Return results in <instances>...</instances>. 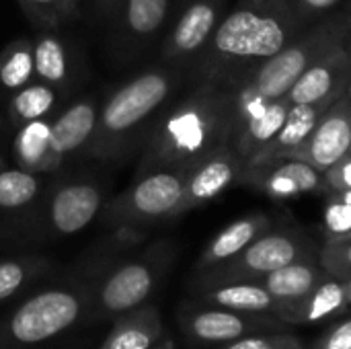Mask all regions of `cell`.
<instances>
[{
	"mask_svg": "<svg viewBox=\"0 0 351 349\" xmlns=\"http://www.w3.org/2000/svg\"><path fill=\"white\" fill-rule=\"evenodd\" d=\"M234 95L222 74L197 76L195 86L160 113L138 158L136 177L156 169H193L197 163L232 146Z\"/></svg>",
	"mask_w": 351,
	"mask_h": 349,
	"instance_id": "6da1fadb",
	"label": "cell"
},
{
	"mask_svg": "<svg viewBox=\"0 0 351 349\" xmlns=\"http://www.w3.org/2000/svg\"><path fill=\"white\" fill-rule=\"evenodd\" d=\"M183 68L150 64L115 84L99 103L97 130L84 158L123 165L140 154L150 130L183 84Z\"/></svg>",
	"mask_w": 351,
	"mask_h": 349,
	"instance_id": "7a4b0ae2",
	"label": "cell"
},
{
	"mask_svg": "<svg viewBox=\"0 0 351 349\" xmlns=\"http://www.w3.org/2000/svg\"><path fill=\"white\" fill-rule=\"evenodd\" d=\"M109 200V181L95 173L56 175L39 200L16 220L0 226V239L12 245H45L82 232Z\"/></svg>",
	"mask_w": 351,
	"mask_h": 349,
	"instance_id": "3957f363",
	"label": "cell"
},
{
	"mask_svg": "<svg viewBox=\"0 0 351 349\" xmlns=\"http://www.w3.org/2000/svg\"><path fill=\"white\" fill-rule=\"evenodd\" d=\"M296 23L280 6H247L226 14L197 56V76L239 70L271 58L292 41Z\"/></svg>",
	"mask_w": 351,
	"mask_h": 349,
	"instance_id": "277c9868",
	"label": "cell"
},
{
	"mask_svg": "<svg viewBox=\"0 0 351 349\" xmlns=\"http://www.w3.org/2000/svg\"><path fill=\"white\" fill-rule=\"evenodd\" d=\"M90 286L66 272L58 282L25 296L0 319V349H35L86 323Z\"/></svg>",
	"mask_w": 351,
	"mask_h": 349,
	"instance_id": "5b68a950",
	"label": "cell"
},
{
	"mask_svg": "<svg viewBox=\"0 0 351 349\" xmlns=\"http://www.w3.org/2000/svg\"><path fill=\"white\" fill-rule=\"evenodd\" d=\"M177 243L156 239L113 265L90 284L86 323H111L115 317L150 302L177 259Z\"/></svg>",
	"mask_w": 351,
	"mask_h": 349,
	"instance_id": "8992f818",
	"label": "cell"
},
{
	"mask_svg": "<svg viewBox=\"0 0 351 349\" xmlns=\"http://www.w3.org/2000/svg\"><path fill=\"white\" fill-rule=\"evenodd\" d=\"M351 21H327L306 35L292 39L286 43L278 53L271 58H265L261 62H255L251 66L220 72L255 93H259L265 99H280L286 97L292 84L325 53H329L333 47L346 41L350 31ZM212 76V74H210Z\"/></svg>",
	"mask_w": 351,
	"mask_h": 349,
	"instance_id": "52a82bcc",
	"label": "cell"
},
{
	"mask_svg": "<svg viewBox=\"0 0 351 349\" xmlns=\"http://www.w3.org/2000/svg\"><path fill=\"white\" fill-rule=\"evenodd\" d=\"M187 169H156L134 181L103 206L99 220L105 228L140 226L154 228L179 218L185 193Z\"/></svg>",
	"mask_w": 351,
	"mask_h": 349,
	"instance_id": "ba28073f",
	"label": "cell"
},
{
	"mask_svg": "<svg viewBox=\"0 0 351 349\" xmlns=\"http://www.w3.org/2000/svg\"><path fill=\"white\" fill-rule=\"evenodd\" d=\"M304 259H319L306 237L292 230L269 228L226 263L195 276L193 290L232 282H259L263 276Z\"/></svg>",
	"mask_w": 351,
	"mask_h": 349,
	"instance_id": "9c48e42d",
	"label": "cell"
},
{
	"mask_svg": "<svg viewBox=\"0 0 351 349\" xmlns=\"http://www.w3.org/2000/svg\"><path fill=\"white\" fill-rule=\"evenodd\" d=\"M177 321L193 346H224L257 333L288 331L290 325L274 315H251L237 313L218 306H208L197 300L179 304Z\"/></svg>",
	"mask_w": 351,
	"mask_h": 349,
	"instance_id": "30bf717a",
	"label": "cell"
},
{
	"mask_svg": "<svg viewBox=\"0 0 351 349\" xmlns=\"http://www.w3.org/2000/svg\"><path fill=\"white\" fill-rule=\"evenodd\" d=\"M171 0H121L109 33V58L115 66L136 64L162 35Z\"/></svg>",
	"mask_w": 351,
	"mask_h": 349,
	"instance_id": "8fae6325",
	"label": "cell"
},
{
	"mask_svg": "<svg viewBox=\"0 0 351 349\" xmlns=\"http://www.w3.org/2000/svg\"><path fill=\"white\" fill-rule=\"evenodd\" d=\"M220 23V0H191L160 43V62L185 66L208 45Z\"/></svg>",
	"mask_w": 351,
	"mask_h": 349,
	"instance_id": "7c38bea8",
	"label": "cell"
},
{
	"mask_svg": "<svg viewBox=\"0 0 351 349\" xmlns=\"http://www.w3.org/2000/svg\"><path fill=\"white\" fill-rule=\"evenodd\" d=\"M241 183L251 185L278 202H288L298 195L325 189L323 173L308 163L290 156L245 165Z\"/></svg>",
	"mask_w": 351,
	"mask_h": 349,
	"instance_id": "4fadbf2b",
	"label": "cell"
},
{
	"mask_svg": "<svg viewBox=\"0 0 351 349\" xmlns=\"http://www.w3.org/2000/svg\"><path fill=\"white\" fill-rule=\"evenodd\" d=\"M351 154V101L343 93L317 121L306 142L290 154L325 173Z\"/></svg>",
	"mask_w": 351,
	"mask_h": 349,
	"instance_id": "5bb4252c",
	"label": "cell"
},
{
	"mask_svg": "<svg viewBox=\"0 0 351 349\" xmlns=\"http://www.w3.org/2000/svg\"><path fill=\"white\" fill-rule=\"evenodd\" d=\"M99 99L82 95L62 107L51 119V167L53 173L70 158H84V152L95 136L99 117Z\"/></svg>",
	"mask_w": 351,
	"mask_h": 349,
	"instance_id": "9a60e30c",
	"label": "cell"
},
{
	"mask_svg": "<svg viewBox=\"0 0 351 349\" xmlns=\"http://www.w3.org/2000/svg\"><path fill=\"white\" fill-rule=\"evenodd\" d=\"M243 169L245 160L232 146L220 148L218 152L210 154L193 169H189L183 202L179 208V218L195 208L214 202L234 183H241Z\"/></svg>",
	"mask_w": 351,
	"mask_h": 349,
	"instance_id": "2e32d148",
	"label": "cell"
},
{
	"mask_svg": "<svg viewBox=\"0 0 351 349\" xmlns=\"http://www.w3.org/2000/svg\"><path fill=\"white\" fill-rule=\"evenodd\" d=\"M351 82V49L343 43L319 58L288 91L290 103L337 101Z\"/></svg>",
	"mask_w": 351,
	"mask_h": 349,
	"instance_id": "e0dca14e",
	"label": "cell"
},
{
	"mask_svg": "<svg viewBox=\"0 0 351 349\" xmlns=\"http://www.w3.org/2000/svg\"><path fill=\"white\" fill-rule=\"evenodd\" d=\"M150 228L140 226H113L105 237L93 243L68 269L74 278L82 280L84 284H93L113 265L136 253L140 247L148 243Z\"/></svg>",
	"mask_w": 351,
	"mask_h": 349,
	"instance_id": "ac0fdd59",
	"label": "cell"
},
{
	"mask_svg": "<svg viewBox=\"0 0 351 349\" xmlns=\"http://www.w3.org/2000/svg\"><path fill=\"white\" fill-rule=\"evenodd\" d=\"M35 78L53 86L62 97L78 86L80 62L72 45L56 33V29H39L33 39Z\"/></svg>",
	"mask_w": 351,
	"mask_h": 349,
	"instance_id": "d6986e66",
	"label": "cell"
},
{
	"mask_svg": "<svg viewBox=\"0 0 351 349\" xmlns=\"http://www.w3.org/2000/svg\"><path fill=\"white\" fill-rule=\"evenodd\" d=\"M165 339V323L156 304L146 302L111 321L99 349H152Z\"/></svg>",
	"mask_w": 351,
	"mask_h": 349,
	"instance_id": "ffe728a7",
	"label": "cell"
},
{
	"mask_svg": "<svg viewBox=\"0 0 351 349\" xmlns=\"http://www.w3.org/2000/svg\"><path fill=\"white\" fill-rule=\"evenodd\" d=\"M269 228H271V220L265 214H249L245 218L234 220L206 245V249L202 251L195 263V276L226 263Z\"/></svg>",
	"mask_w": 351,
	"mask_h": 349,
	"instance_id": "44dd1931",
	"label": "cell"
},
{
	"mask_svg": "<svg viewBox=\"0 0 351 349\" xmlns=\"http://www.w3.org/2000/svg\"><path fill=\"white\" fill-rule=\"evenodd\" d=\"M329 274L323 269L319 259H304L290 265H284L259 280V284L278 300L280 311L278 319L288 311L290 306L298 304L302 298H306Z\"/></svg>",
	"mask_w": 351,
	"mask_h": 349,
	"instance_id": "7402d4cb",
	"label": "cell"
},
{
	"mask_svg": "<svg viewBox=\"0 0 351 349\" xmlns=\"http://www.w3.org/2000/svg\"><path fill=\"white\" fill-rule=\"evenodd\" d=\"M335 101L296 103V105L292 103V107H290V111L286 115V121L280 128V132L276 134V138L245 165H255V163H263V160H276V158L290 156L294 150H298L306 142V138L313 134V130H315L317 121L321 119V115Z\"/></svg>",
	"mask_w": 351,
	"mask_h": 349,
	"instance_id": "603a6c76",
	"label": "cell"
},
{
	"mask_svg": "<svg viewBox=\"0 0 351 349\" xmlns=\"http://www.w3.org/2000/svg\"><path fill=\"white\" fill-rule=\"evenodd\" d=\"M193 300L208 306H218L237 313H251V315L278 317L280 311L278 300L259 282H232L212 288H199L195 290Z\"/></svg>",
	"mask_w": 351,
	"mask_h": 349,
	"instance_id": "cb8c5ba5",
	"label": "cell"
},
{
	"mask_svg": "<svg viewBox=\"0 0 351 349\" xmlns=\"http://www.w3.org/2000/svg\"><path fill=\"white\" fill-rule=\"evenodd\" d=\"M350 309L348 302V290L346 282L327 276L306 298H302L298 304L284 311L280 317L290 327L294 325H319L325 321L335 319L337 315L346 313Z\"/></svg>",
	"mask_w": 351,
	"mask_h": 349,
	"instance_id": "d4e9b609",
	"label": "cell"
},
{
	"mask_svg": "<svg viewBox=\"0 0 351 349\" xmlns=\"http://www.w3.org/2000/svg\"><path fill=\"white\" fill-rule=\"evenodd\" d=\"M51 175L29 173L19 167L0 169V226L21 218L43 193Z\"/></svg>",
	"mask_w": 351,
	"mask_h": 349,
	"instance_id": "484cf974",
	"label": "cell"
},
{
	"mask_svg": "<svg viewBox=\"0 0 351 349\" xmlns=\"http://www.w3.org/2000/svg\"><path fill=\"white\" fill-rule=\"evenodd\" d=\"M51 119L29 121L14 130L12 140V158L14 167L29 171L51 175Z\"/></svg>",
	"mask_w": 351,
	"mask_h": 349,
	"instance_id": "4316f807",
	"label": "cell"
},
{
	"mask_svg": "<svg viewBox=\"0 0 351 349\" xmlns=\"http://www.w3.org/2000/svg\"><path fill=\"white\" fill-rule=\"evenodd\" d=\"M62 99L64 97L53 86L35 78L10 95L8 105H6L8 123L16 130L29 121L53 119L56 113L60 111Z\"/></svg>",
	"mask_w": 351,
	"mask_h": 349,
	"instance_id": "83f0119b",
	"label": "cell"
},
{
	"mask_svg": "<svg viewBox=\"0 0 351 349\" xmlns=\"http://www.w3.org/2000/svg\"><path fill=\"white\" fill-rule=\"evenodd\" d=\"M51 269L53 261L39 253H23L0 259V304L33 288Z\"/></svg>",
	"mask_w": 351,
	"mask_h": 349,
	"instance_id": "f1b7e54d",
	"label": "cell"
},
{
	"mask_svg": "<svg viewBox=\"0 0 351 349\" xmlns=\"http://www.w3.org/2000/svg\"><path fill=\"white\" fill-rule=\"evenodd\" d=\"M31 80H35L33 39H12L0 51V91L12 95Z\"/></svg>",
	"mask_w": 351,
	"mask_h": 349,
	"instance_id": "f546056e",
	"label": "cell"
},
{
	"mask_svg": "<svg viewBox=\"0 0 351 349\" xmlns=\"http://www.w3.org/2000/svg\"><path fill=\"white\" fill-rule=\"evenodd\" d=\"M25 16L37 29H58L66 21L80 16V6L72 0H16Z\"/></svg>",
	"mask_w": 351,
	"mask_h": 349,
	"instance_id": "4dcf8cb0",
	"label": "cell"
},
{
	"mask_svg": "<svg viewBox=\"0 0 351 349\" xmlns=\"http://www.w3.org/2000/svg\"><path fill=\"white\" fill-rule=\"evenodd\" d=\"M319 263L323 269L341 282L351 280V237L327 241L319 253Z\"/></svg>",
	"mask_w": 351,
	"mask_h": 349,
	"instance_id": "1f68e13d",
	"label": "cell"
},
{
	"mask_svg": "<svg viewBox=\"0 0 351 349\" xmlns=\"http://www.w3.org/2000/svg\"><path fill=\"white\" fill-rule=\"evenodd\" d=\"M216 349H308L306 344L288 331H276V333H257L249 335L224 346H218Z\"/></svg>",
	"mask_w": 351,
	"mask_h": 349,
	"instance_id": "d6a6232c",
	"label": "cell"
},
{
	"mask_svg": "<svg viewBox=\"0 0 351 349\" xmlns=\"http://www.w3.org/2000/svg\"><path fill=\"white\" fill-rule=\"evenodd\" d=\"M325 232L327 241L351 237V204L333 195L325 206Z\"/></svg>",
	"mask_w": 351,
	"mask_h": 349,
	"instance_id": "836d02e7",
	"label": "cell"
},
{
	"mask_svg": "<svg viewBox=\"0 0 351 349\" xmlns=\"http://www.w3.org/2000/svg\"><path fill=\"white\" fill-rule=\"evenodd\" d=\"M339 0H282L278 2L276 6H280L296 25L300 21H306V19H313L325 10H329L331 6H335ZM274 6V4H271Z\"/></svg>",
	"mask_w": 351,
	"mask_h": 349,
	"instance_id": "e575fe53",
	"label": "cell"
},
{
	"mask_svg": "<svg viewBox=\"0 0 351 349\" xmlns=\"http://www.w3.org/2000/svg\"><path fill=\"white\" fill-rule=\"evenodd\" d=\"M311 349H351V317L327 329Z\"/></svg>",
	"mask_w": 351,
	"mask_h": 349,
	"instance_id": "d590c367",
	"label": "cell"
},
{
	"mask_svg": "<svg viewBox=\"0 0 351 349\" xmlns=\"http://www.w3.org/2000/svg\"><path fill=\"white\" fill-rule=\"evenodd\" d=\"M323 181H325V187H329L333 193L351 189V154L341 158L331 169H327L323 173Z\"/></svg>",
	"mask_w": 351,
	"mask_h": 349,
	"instance_id": "8d00e7d4",
	"label": "cell"
},
{
	"mask_svg": "<svg viewBox=\"0 0 351 349\" xmlns=\"http://www.w3.org/2000/svg\"><path fill=\"white\" fill-rule=\"evenodd\" d=\"M119 2H121V0H90L95 19L101 21V23L111 21L113 14H115V10L119 8Z\"/></svg>",
	"mask_w": 351,
	"mask_h": 349,
	"instance_id": "74e56055",
	"label": "cell"
},
{
	"mask_svg": "<svg viewBox=\"0 0 351 349\" xmlns=\"http://www.w3.org/2000/svg\"><path fill=\"white\" fill-rule=\"evenodd\" d=\"M278 2H282V0H241V4H247V6H271Z\"/></svg>",
	"mask_w": 351,
	"mask_h": 349,
	"instance_id": "f35d334b",
	"label": "cell"
},
{
	"mask_svg": "<svg viewBox=\"0 0 351 349\" xmlns=\"http://www.w3.org/2000/svg\"><path fill=\"white\" fill-rule=\"evenodd\" d=\"M335 197H339V200H343V202L351 204V189H346V191H335Z\"/></svg>",
	"mask_w": 351,
	"mask_h": 349,
	"instance_id": "ab89813d",
	"label": "cell"
},
{
	"mask_svg": "<svg viewBox=\"0 0 351 349\" xmlns=\"http://www.w3.org/2000/svg\"><path fill=\"white\" fill-rule=\"evenodd\" d=\"M152 349H175V344H173L171 339H167V337H165L158 346H154Z\"/></svg>",
	"mask_w": 351,
	"mask_h": 349,
	"instance_id": "60d3db41",
	"label": "cell"
},
{
	"mask_svg": "<svg viewBox=\"0 0 351 349\" xmlns=\"http://www.w3.org/2000/svg\"><path fill=\"white\" fill-rule=\"evenodd\" d=\"M346 290H348V302H350L351 306V280L350 282H346Z\"/></svg>",
	"mask_w": 351,
	"mask_h": 349,
	"instance_id": "b9f144b4",
	"label": "cell"
},
{
	"mask_svg": "<svg viewBox=\"0 0 351 349\" xmlns=\"http://www.w3.org/2000/svg\"><path fill=\"white\" fill-rule=\"evenodd\" d=\"M346 95H348V99L351 101V82H350V86H348V91H346Z\"/></svg>",
	"mask_w": 351,
	"mask_h": 349,
	"instance_id": "7bdbcfd3",
	"label": "cell"
},
{
	"mask_svg": "<svg viewBox=\"0 0 351 349\" xmlns=\"http://www.w3.org/2000/svg\"><path fill=\"white\" fill-rule=\"evenodd\" d=\"M4 167H6V163H4V158L0 156V169H4Z\"/></svg>",
	"mask_w": 351,
	"mask_h": 349,
	"instance_id": "ee69618b",
	"label": "cell"
},
{
	"mask_svg": "<svg viewBox=\"0 0 351 349\" xmlns=\"http://www.w3.org/2000/svg\"><path fill=\"white\" fill-rule=\"evenodd\" d=\"M72 2H74L76 6H80V4H82V0H72Z\"/></svg>",
	"mask_w": 351,
	"mask_h": 349,
	"instance_id": "f6af8a7d",
	"label": "cell"
},
{
	"mask_svg": "<svg viewBox=\"0 0 351 349\" xmlns=\"http://www.w3.org/2000/svg\"><path fill=\"white\" fill-rule=\"evenodd\" d=\"M0 121H2V117H0Z\"/></svg>",
	"mask_w": 351,
	"mask_h": 349,
	"instance_id": "bcb514c9",
	"label": "cell"
}]
</instances>
